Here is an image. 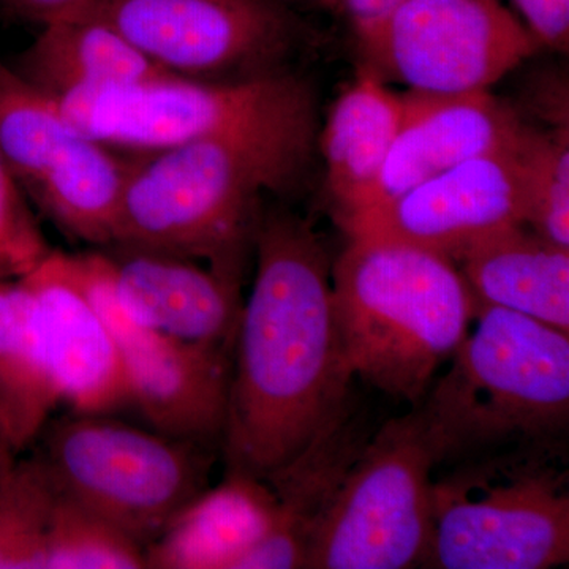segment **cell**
<instances>
[{
  "instance_id": "29",
  "label": "cell",
  "mask_w": 569,
  "mask_h": 569,
  "mask_svg": "<svg viewBox=\"0 0 569 569\" xmlns=\"http://www.w3.org/2000/svg\"><path fill=\"white\" fill-rule=\"evenodd\" d=\"M325 3H331V6H335L336 0H323Z\"/></svg>"
},
{
  "instance_id": "14",
  "label": "cell",
  "mask_w": 569,
  "mask_h": 569,
  "mask_svg": "<svg viewBox=\"0 0 569 569\" xmlns=\"http://www.w3.org/2000/svg\"><path fill=\"white\" fill-rule=\"evenodd\" d=\"M21 280L33 346L58 406L80 415H108L127 406L114 337L82 283L74 254L52 250Z\"/></svg>"
},
{
  "instance_id": "13",
  "label": "cell",
  "mask_w": 569,
  "mask_h": 569,
  "mask_svg": "<svg viewBox=\"0 0 569 569\" xmlns=\"http://www.w3.org/2000/svg\"><path fill=\"white\" fill-rule=\"evenodd\" d=\"M519 144L467 160L339 224L348 239L403 242L445 254L458 264L471 247L526 224Z\"/></svg>"
},
{
  "instance_id": "11",
  "label": "cell",
  "mask_w": 569,
  "mask_h": 569,
  "mask_svg": "<svg viewBox=\"0 0 569 569\" xmlns=\"http://www.w3.org/2000/svg\"><path fill=\"white\" fill-rule=\"evenodd\" d=\"M362 71L408 92H489L541 48L500 0H407L358 33Z\"/></svg>"
},
{
  "instance_id": "21",
  "label": "cell",
  "mask_w": 569,
  "mask_h": 569,
  "mask_svg": "<svg viewBox=\"0 0 569 569\" xmlns=\"http://www.w3.org/2000/svg\"><path fill=\"white\" fill-rule=\"evenodd\" d=\"M56 407L33 346L24 283L0 280V459L31 447Z\"/></svg>"
},
{
  "instance_id": "7",
  "label": "cell",
  "mask_w": 569,
  "mask_h": 569,
  "mask_svg": "<svg viewBox=\"0 0 569 569\" xmlns=\"http://www.w3.org/2000/svg\"><path fill=\"white\" fill-rule=\"evenodd\" d=\"M553 451L459 463L436 481L426 568L549 569L569 561V496Z\"/></svg>"
},
{
  "instance_id": "8",
  "label": "cell",
  "mask_w": 569,
  "mask_h": 569,
  "mask_svg": "<svg viewBox=\"0 0 569 569\" xmlns=\"http://www.w3.org/2000/svg\"><path fill=\"white\" fill-rule=\"evenodd\" d=\"M437 467L418 407L385 422L313 527L307 568L425 567L436 523Z\"/></svg>"
},
{
  "instance_id": "5",
  "label": "cell",
  "mask_w": 569,
  "mask_h": 569,
  "mask_svg": "<svg viewBox=\"0 0 569 569\" xmlns=\"http://www.w3.org/2000/svg\"><path fill=\"white\" fill-rule=\"evenodd\" d=\"M54 100L86 137L146 153L206 138L313 142L316 134L313 92L291 71L244 81L163 74Z\"/></svg>"
},
{
  "instance_id": "22",
  "label": "cell",
  "mask_w": 569,
  "mask_h": 569,
  "mask_svg": "<svg viewBox=\"0 0 569 569\" xmlns=\"http://www.w3.org/2000/svg\"><path fill=\"white\" fill-rule=\"evenodd\" d=\"M56 490L40 460H0V569H44Z\"/></svg>"
},
{
  "instance_id": "6",
  "label": "cell",
  "mask_w": 569,
  "mask_h": 569,
  "mask_svg": "<svg viewBox=\"0 0 569 569\" xmlns=\"http://www.w3.org/2000/svg\"><path fill=\"white\" fill-rule=\"evenodd\" d=\"M37 440L36 458L56 492L110 520L144 549L209 488L216 449L107 415L50 419Z\"/></svg>"
},
{
  "instance_id": "19",
  "label": "cell",
  "mask_w": 569,
  "mask_h": 569,
  "mask_svg": "<svg viewBox=\"0 0 569 569\" xmlns=\"http://www.w3.org/2000/svg\"><path fill=\"white\" fill-rule=\"evenodd\" d=\"M407 93L367 71L332 104L321 134L326 186L336 220L347 219L372 189L406 121Z\"/></svg>"
},
{
  "instance_id": "20",
  "label": "cell",
  "mask_w": 569,
  "mask_h": 569,
  "mask_svg": "<svg viewBox=\"0 0 569 569\" xmlns=\"http://www.w3.org/2000/svg\"><path fill=\"white\" fill-rule=\"evenodd\" d=\"M13 69L51 99L170 74L110 26L82 14L43 22Z\"/></svg>"
},
{
  "instance_id": "15",
  "label": "cell",
  "mask_w": 569,
  "mask_h": 569,
  "mask_svg": "<svg viewBox=\"0 0 569 569\" xmlns=\"http://www.w3.org/2000/svg\"><path fill=\"white\" fill-rule=\"evenodd\" d=\"M112 293L134 323L186 342L234 348L241 282L200 261L146 247H103Z\"/></svg>"
},
{
  "instance_id": "25",
  "label": "cell",
  "mask_w": 569,
  "mask_h": 569,
  "mask_svg": "<svg viewBox=\"0 0 569 569\" xmlns=\"http://www.w3.org/2000/svg\"><path fill=\"white\" fill-rule=\"evenodd\" d=\"M51 252L0 152V280L21 279Z\"/></svg>"
},
{
  "instance_id": "1",
  "label": "cell",
  "mask_w": 569,
  "mask_h": 569,
  "mask_svg": "<svg viewBox=\"0 0 569 569\" xmlns=\"http://www.w3.org/2000/svg\"><path fill=\"white\" fill-rule=\"evenodd\" d=\"M257 271L233 348L222 449L230 470L268 478L298 458L350 402L332 264L309 220L261 206Z\"/></svg>"
},
{
  "instance_id": "17",
  "label": "cell",
  "mask_w": 569,
  "mask_h": 569,
  "mask_svg": "<svg viewBox=\"0 0 569 569\" xmlns=\"http://www.w3.org/2000/svg\"><path fill=\"white\" fill-rule=\"evenodd\" d=\"M280 516L279 497L263 478L230 470L206 488L146 546V568L234 569Z\"/></svg>"
},
{
  "instance_id": "12",
  "label": "cell",
  "mask_w": 569,
  "mask_h": 569,
  "mask_svg": "<svg viewBox=\"0 0 569 569\" xmlns=\"http://www.w3.org/2000/svg\"><path fill=\"white\" fill-rule=\"evenodd\" d=\"M74 260L114 337L129 403L156 432L222 447L233 348L186 342L134 323L116 301L102 250Z\"/></svg>"
},
{
  "instance_id": "26",
  "label": "cell",
  "mask_w": 569,
  "mask_h": 569,
  "mask_svg": "<svg viewBox=\"0 0 569 569\" xmlns=\"http://www.w3.org/2000/svg\"><path fill=\"white\" fill-rule=\"evenodd\" d=\"M541 47L568 51L569 0H511Z\"/></svg>"
},
{
  "instance_id": "9",
  "label": "cell",
  "mask_w": 569,
  "mask_h": 569,
  "mask_svg": "<svg viewBox=\"0 0 569 569\" xmlns=\"http://www.w3.org/2000/svg\"><path fill=\"white\" fill-rule=\"evenodd\" d=\"M69 14L104 22L159 69L190 80L290 71L309 40L282 0H91Z\"/></svg>"
},
{
  "instance_id": "28",
  "label": "cell",
  "mask_w": 569,
  "mask_h": 569,
  "mask_svg": "<svg viewBox=\"0 0 569 569\" xmlns=\"http://www.w3.org/2000/svg\"><path fill=\"white\" fill-rule=\"evenodd\" d=\"M403 2L407 0H336L335 6L342 10L355 36H358L383 21Z\"/></svg>"
},
{
  "instance_id": "2",
  "label": "cell",
  "mask_w": 569,
  "mask_h": 569,
  "mask_svg": "<svg viewBox=\"0 0 569 569\" xmlns=\"http://www.w3.org/2000/svg\"><path fill=\"white\" fill-rule=\"evenodd\" d=\"M312 142L206 138L130 162L112 244L200 261L241 282L264 193H287Z\"/></svg>"
},
{
  "instance_id": "4",
  "label": "cell",
  "mask_w": 569,
  "mask_h": 569,
  "mask_svg": "<svg viewBox=\"0 0 569 569\" xmlns=\"http://www.w3.org/2000/svg\"><path fill=\"white\" fill-rule=\"evenodd\" d=\"M332 290L353 376L415 406L477 313L455 261L388 239H348L332 263Z\"/></svg>"
},
{
  "instance_id": "27",
  "label": "cell",
  "mask_w": 569,
  "mask_h": 569,
  "mask_svg": "<svg viewBox=\"0 0 569 569\" xmlns=\"http://www.w3.org/2000/svg\"><path fill=\"white\" fill-rule=\"evenodd\" d=\"M91 0H0V11L17 20L43 22L66 17Z\"/></svg>"
},
{
  "instance_id": "24",
  "label": "cell",
  "mask_w": 569,
  "mask_h": 569,
  "mask_svg": "<svg viewBox=\"0 0 569 569\" xmlns=\"http://www.w3.org/2000/svg\"><path fill=\"white\" fill-rule=\"evenodd\" d=\"M519 157L526 181V227L569 249L568 130L541 133L527 127Z\"/></svg>"
},
{
  "instance_id": "3",
  "label": "cell",
  "mask_w": 569,
  "mask_h": 569,
  "mask_svg": "<svg viewBox=\"0 0 569 569\" xmlns=\"http://www.w3.org/2000/svg\"><path fill=\"white\" fill-rule=\"evenodd\" d=\"M451 367L418 403L441 463L553 451L569 425V335L477 306Z\"/></svg>"
},
{
  "instance_id": "10",
  "label": "cell",
  "mask_w": 569,
  "mask_h": 569,
  "mask_svg": "<svg viewBox=\"0 0 569 569\" xmlns=\"http://www.w3.org/2000/svg\"><path fill=\"white\" fill-rule=\"evenodd\" d=\"M0 152L59 230L86 244H112L130 162L74 129L54 99L2 61Z\"/></svg>"
},
{
  "instance_id": "23",
  "label": "cell",
  "mask_w": 569,
  "mask_h": 569,
  "mask_svg": "<svg viewBox=\"0 0 569 569\" xmlns=\"http://www.w3.org/2000/svg\"><path fill=\"white\" fill-rule=\"evenodd\" d=\"M141 568H146V553L140 542L110 520L56 492L44 569Z\"/></svg>"
},
{
  "instance_id": "18",
  "label": "cell",
  "mask_w": 569,
  "mask_h": 569,
  "mask_svg": "<svg viewBox=\"0 0 569 569\" xmlns=\"http://www.w3.org/2000/svg\"><path fill=\"white\" fill-rule=\"evenodd\" d=\"M477 306L501 307L569 335V249L526 224L490 236L459 260Z\"/></svg>"
},
{
  "instance_id": "16",
  "label": "cell",
  "mask_w": 569,
  "mask_h": 569,
  "mask_svg": "<svg viewBox=\"0 0 569 569\" xmlns=\"http://www.w3.org/2000/svg\"><path fill=\"white\" fill-rule=\"evenodd\" d=\"M407 97L406 121L387 162L351 216L388 203L475 157L515 148L527 130L515 111L489 92L429 96L407 91Z\"/></svg>"
}]
</instances>
